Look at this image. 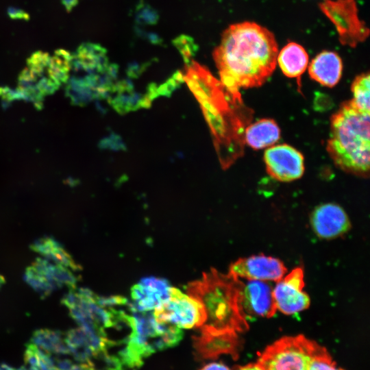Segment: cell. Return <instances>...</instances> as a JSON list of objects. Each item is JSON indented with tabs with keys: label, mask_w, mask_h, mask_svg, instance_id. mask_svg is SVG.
Listing matches in <instances>:
<instances>
[{
	"label": "cell",
	"mask_w": 370,
	"mask_h": 370,
	"mask_svg": "<svg viewBox=\"0 0 370 370\" xmlns=\"http://www.w3.org/2000/svg\"><path fill=\"white\" fill-rule=\"evenodd\" d=\"M32 249L51 262L73 271L79 269V266L75 263L63 246L51 237H44L37 240L32 245Z\"/></svg>",
	"instance_id": "cell-18"
},
{
	"label": "cell",
	"mask_w": 370,
	"mask_h": 370,
	"mask_svg": "<svg viewBox=\"0 0 370 370\" xmlns=\"http://www.w3.org/2000/svg\"><path fill=\"white\" fill-rule=\"evenodd\" d=\"M309 370H344L336 365L327 349L317 344L312 356Z\"/></svg>",
	"instance_id": "cell-20"
},
{
	"label": "cell",
	"mask_w": 370,
	"mask_h": 370,
	"mask_svg": "<svg viewBox=\"0 0 370 370\" xmlns=\"http://www.w3.org/2000/svg\"><path fill=\"white\" fill-rule=\"evenodd\" d=\"M171 286L162 278L147 277L141 279L131 288L132 301L128 304L130 311H151L168 300Z\"/></svg>",
	"instance_id": "cell-13"
},
{
	"label": "cell",
	"mask_w": 370,
	"mask_h": 370,
	"mask_svg": "<svg viewBox=\"0 0 370 370\" xmlns=\"http://www.w3.org/2000/svg\"><path fill=\"white\" fill-rule=\"evenodd\" d=\"M24 360L26 364L30 365V367H39L40 358L38 355L33 352L32 350L27 349L25 350L24 354ZM39 368V367H38Z\"/></svg>",
	"instance_id": "cell-24"
},
{
	"label": "cell",
	"mask_w": 370,
	"mask_h": 370,
	"mask_svg": "<svg viewBox=\"0 0 370 370\" xmlns=\"http://www.w3.org/2000/svg\"><path fill=\"white\" fill-rule=\"evenodd\" d=\"M188 64L184 80L201 106L221 163L227 167L236 156L235 147L240 139L234 110L239 92L230 90L197 62Z\"/></svg>",
	"instance_id": "cell-2"
},
{
	"label": "cell",
	"mask_w": 370,
	"mask_h": 370,
	"mask_svg": "<svg viewBox=\"0 0 370 370\" xmlns=\"http://www.w3.org/2000/svg\"><path fill=\"white\" fill-rule=\"evenodd\" d=\"M369 115L351 101L343 103L331 118L326 146L337 167L363 177L369 174Z\"/></svg>",
	"instance_id": "cell-4"
},
{
	"label": "cell",
	"mask_w": 370,
	"mask_h": 370,
	"mask_svg": "<svg viewBox=\"0 0 370 370\" xmlns=\"http://www.w3.org/2000/svg\"><path fill=\"white\" fill-rule=\"evenodd\" d=\"M317 344L304 335L284 336L267 346L256 363L262 370H309Z\"/></svg>",
	"instance_id": "cell-6"
},
{
	"label": "cell",
	"mask_w": 370,
	"mask_h": 370,
	"mask_svg": "<svg viewBox=\"0 0 370 370\" xmlns=\"http://www.w3.org/2000/svg\"><path fill=\"white\" fill-rule=\"evenodd\" d=\"M24 279L42 297H46L55 291V288L32 266L26 269Z\"/></svg>",
	"instance_id": "cell-21"
},
{
	"label": "cell",
	"mask_w": 370,
	"mask_h": 370,
	"mask_svg": "<svg viewBox=\"0 0 370 370\" xmlns=\"http://www.w3.org/2000/svg\"><path fill=\"white\" fill-rule=\"evenodd\" d=\"M246 143L254 149L275 144L280 137V130L272 119H264L249 125L245 132Z\"/></svg>",
	"instance_id": "cell-17"
},
{
	"label": "cell",
	"mask_w": 370,
	"mask_h": 370,
	"mask_svg": "<svg viewBox=\"0 0 370 370\" xmlns=\"http://www.w3.org/2000/svg\"><path fill=\"white\" fill-rule=\"evenodd\" d=\"M277 62L286 77L299 79L307 69L308 55L301 45L291 42L278 51Z\"/></svg>",
	"instance_id": "cell-16"
},
{
	"label": "cell",
	"mask_w": 370,
	"mask_h": 370,
	"mask_svg": "<svg viewBox=\"0 0 370 370\" xmlns=\"http://www.w3.org/2000/svg\"><path fill=\"white\" fill-rule=\"evenodd\" d=\"M273 288L267 282L249 280L243 282L241 306L245 314L270 318L274 316L277 308L273 294Z\"/></svg>",
	"instance_id": "cell-14"
},
{
	"label": "cell",
	"mask_w": 370,
	"mask_h": 370,
	"mask_svg": "<svg viewBox=\"0 0 370 370\" xmlns=\"http://www.w3.org/2000/svg\"><path fill=\"white\" fill-rule=\"evenodd\" d=\"M264 161L269 175L280 182L297 180L304 172L303 155L286 144L268 148L264 154Z\"/></svg>",
	"instance_id": "cell-8"
},
{
	"label": "cell",
	"mask_w": 370,
	"mask_h": 370,
	"mask_svg": "<svg viewBox=\"0 0 370 370\" xmlns=\"http://www.w3.org/2000/svg\"><path fill=\"white\" fill-rule=\"evenodd\" d=\"M8 16L13 19H29V14L20 8L10 7L8 9Z\"/></svg>",
	"instance_id": "cell-25"
},
{
	"label": "cell",
	"mask_w": 370,
	"mask_h": 370,
	"mask_svg": "<svg viewBox=\"0 0 370 370\" xmlns=\"http://www.w3.org/2000/svg\"><path fill=\"white\" fill-rule=\"evenodd\" d=\"M369 78V73H362L354 79L351 87L353 97L350 101L359 110L367 113H370Z\"/></svg>",
	"instance_id": "cell-19"
},
{
	"label": "cell",
	"mask_w": 370,
	"mask_h": 370,
	"mask_svg": "<svg viewBox=\"0 0 370 370\" xmlns=\"http://www.w3.org/2000/svg\"><path fill=\"white\" fill-rule=\"evenodd\" d=\"M49 370H60L56 366H53L49 368Z\"/></svg>",
	"instance_id": "cell-31"
},
{
	"label": "cell",
	"mask_w": 370,
	"mask_h": 370,
	"mask_svg": "<svg viewBox=\"0 0 370 370\" xmlns=\"http://www.w3.org/2000/svg\"><path fill=\"white\" fill-rule=\"evenodd\" d=\"M286 272V268L280 260L256 255L238 259L230 266L228 273L248 280L278 282Z\"/></svg>",
	"instance_id": "cell-10"
},
{
	"label": "cell",
	"mask_w": 370,
	"mask_h": 370,
	"mask_svg": "<svg viewBox=\"0 0 370 370\" xmlns=\"http://www.w3.org/2000/svg\"><path fill=\"white\" fill-rule=\"evenodd\" d=\"M237 370H262L257 363L248 364L247 365L239 367Z\"/></svg>",
	"instance_id": "cell-30"
},
{
	"label": "cell",
	"mask_w": 370,
	"mask_h": 370,
	"mask_svg": "<svg viewBox=\"0 0 370 370\" xmlns=\"http://www.w3.org/2000/svg\"><path fill=\"white\" fill-rule=\"evenodd\" d=\"M53 353L58 354H70L69 350L67 347L66 344L64 340L56 345L53 347Z\"/></svg>",
	"instance_id": "cell-28"
},
{
	"label": "cell",
	"mask_w": 370,
	"mask_h": 370,
	"mask_svg": "<svg viewBox=\"0 0 370 370\" xmlns=\"http://www.w3.org/2000/svg\"><path fill=\"white\" fill-rule=\"evenodd\" d=\"M56 365L60 370H71L74 364L71 360L64 358L60 360L56 359Z\"/></svg>",
	"instance_id": "cell-26"
},
{
	"label": "cell",
	"mask_w": 370,
	"mask_h": 370,
	"mask_svg": "<svg viewBox=\"0 0 370 370\" xmlns=\"http://www.w3.org/2000/svg\"><path fill=\"white\" fill-rule=\"evenodd\" d=\"M315 234L324 239H332L347 232L351 223L347 213L338 205L332 203L318 206L310 216Z\"/></svg>",
	"instance_id": "cell-12"
},
{
	"label": "cell",
	"mask_w": 370,
	"mask_h": 370,
	"mask_svg": "<svg viewBox=\"0 0 370 370\" xmlns=\"http://www.w3.org/2000/svg\"><path fill=\"white\" fill-rule=\"evenodd\" d=\"M243 285L239 278L215 269L204 273L201 280L188 284L187 295L198 301L206 312L203 327L237 333L249 328L241 306Z\"/></svg>",
	"instance_id": "cell-3"
},
{
	"label": "cell",
	"mask_w": 370,
	"mask_h": 370,
	"mask_svg": "<svg viewBox=\"0 0 370 370\" xmlns=\"http://www.w3.org/2000/svg\"><path fill=\"white\" fill-rule=\"evenodd\" d=\"M155 319L180 328H200L206 321L202 306L176 288H170L168 300L154 309Z\"/></svg>",
	"instance_id": "cell-7"
},
{
	"label": "cell",
	"mask_w": 370,
	"mask_h": 370,
	"mask_svg": "<svg viewBox=\"0 0 370 370\" xmlns=\"http://www.w3.org/2000/svg\"><path fill=\"white\" fill-rule=\"evenodd\" d=\"M4 282L3 278L0 275V286L3 284Z\"/></svg>",
	"instance_id": "cell-33"
},
{
	"label": "cell",
	"mask_w": 370,
	"mask_h": 370,
	"mask_svg": "<svg viewBox=\"0 0 370 370\" xmlns=\"http://www.w3.org/2000/svg\"><path fill=\"white\" fill-rule=\"evenodd\" d=\"M343 63L334 51H323L314 58L308 66L310 77L320 84L332 88L340 80Z\"/></svg>",
	"instance_id": "cell-15"
},
{
	"label": "cell",
	"mask_w": 370,
	"mask_h": 370,
	"mask_svg": "<svg viewBox=\"0 0 370 370\" xmlns=\"http://www.w3.org/2000/svg\"><path fill=\"white\" fill-rule=\"evenodd\" d=\"M177 44H178V47L183 54L185 61L189 63V60L193 55L192 52L194 51V47H191L193 43L190 42L188 38L182 36V38L177 40Z\"/></svg>",
	"instance_id": "cell-23"
},
{
	"label": "cell",
	"mask_w": 370,
	"mask_h": 370,
	"mask_svg": "<svg viewBox=\"0 0 370 370\" xmlns=\"http://www.w3.org/2000/svg\"><path fill=\"white\" fill-rule=\"evenodd\" d=\"M200 370H231L221 362H210L204 365Z\"/></svg>",
	"instance_id": "cell-27"
},
{
	"label": "cell",
	"mask_w": 370,
	"mask_h": 370,
	"mask_svg": "<svg viewBox=\"0 0 370 370\" xmlns=\"http://www.w3.org/2000/svg\"><path fill=\"white\" fill-rule=\"evenodd\" d=\"M131 312V332L117 356L124 370H135L151 354L176 345L183 337L181 328L158 321L150 311Z\"/></svg>",
	"instance_id": "cell-5"
},
{
	"label": "cell",
	"mask_w": 370,
	"mask_h": 370,
	"mask_svg": "<svg viewBox=\"0 0 370 370\" xmlns=\"http://www.w3.org/2000/svg\"><path fill=\"white\" fill-rule=\"evenodd\" d=\"M79 0H62L63 5L66 10L70 12L78 3Z\"/></svg>",
	"instance_id": "cell-29"
},
{
	"label": "cell",
	"mask_w": 370,
	"mask_h": 370,
	"mask_svg": "<svg viewBox=\"0 0 370 370\" xmlns=\"http://www.w3.org/2000/svg\"><path fill=\"white\" fill-rule=\"evenodd\" d=\"M199 335L193 336V345L199 358H214L223 354L234 355L238 347V333L231 331L199 328Z\"/></svg>",
	"instance_id": "cell-11"
},
{
	"label": "cell",
	"mask_w": 370,
	"mask_h": 370,
	"mask_svg": "<svg viewBox=\"0 0 370 370\" xmlns=\"http://www.w3.org/2000/svg\"><path fill=\"white\" fill-rule=\"evenodd\" d=\"M304 271L301 267L293 269L277 282L273 289L277 310L293 314L307 309L310 304L308 295L303 291Z\"/></svg>",
	"instance_id": "cell-9"
},
{
	"label": "cell",
	"mask_w": 370,
	"mask_h": 370,
	"mask_svg": "<svg viewBox=\"0 0 370 370\" xmlns=\"http://www.w3.org/2000/svg\"><path fill=\"white\" fill-rule=\"evenodd\" d=\"M278 45L273 32L255 22L230 25L212 56L221 82L230 90L258 87L273 73Z\"/></svg>",
	"instance_id": "cell-1"
},
{
	"label": "cell",
	"mask_w": 370,
	"mask_h": 370,
	"mask_svg": "<svg viewBox=\"0 0 370 370\" xmlns=\"http://www.w3.org/2000/svg\"><path fill=\"white\" fill-rule=\"evenodd\" d=\"M49 57L47 53L37 51L30 57L29 64L34 71L39 72L49 63Z\"/></svg>",
	"instance_id": "cell-22"
},
{
	"label": "cell",
	"mask_w": 370,
	"mask_h": 370,
	"mask_svg": "<svg viewBox=\"0 0 370 370\" xmlns=\"http://www.w3.org/2000/svg\"><path fill=\"white\" fill-rule=\"evenodd\" d=\"M16 370H29V369H27L25 367L22 366L19 367L18 369H17Z\"/></svg>",
	"instance_id": "cell-32"
}]
</instances>
